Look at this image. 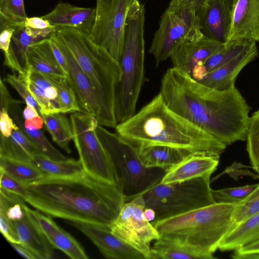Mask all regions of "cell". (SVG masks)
Listing matches in <instances>:
<instances>
[{"label": "cell", "instance_id": "83f0119b", "mask_svg": "<svg viewBox=\"0 0 259 259\" xmlns=\"http://www.w3.org/2000/svg\"><path fill=\"white\" fill-rule=\"evenodd\" d=\"M252 42L247 40H231L225 43V46L213 54L201 66L195 69L191 76L197 81L202 79L206 75L232 60Z\"/></svg>", "mask_w": 259, "mask_h": 259}, {"label": "cell", "instance_id": "836d02e7", "mask_svg": "<svg viewBox=\"0 0 259 259\" xmlns=\"http://www.w3.org/2000/svg\"><path fill=\"white\" fill-rule=\"evenodd\" d=\"M47 76L58 90V105L60 112H82L75 93L67 77Z\"/></svg>", "mask_w": 259, "mask_h": 259}, {"label": "cell", "instance_id": "8d00e7d4", "mask_svg": "<svg viewBox=\"0 0 259 259\" xmlns=\"http://www.w3.org/2000/svg\"><path fill=\"white\" fill-rule=\"evenodd\" d=\"M258 185V184H256L219 190L212 189V193L217 202L237 204L244 200Z\"/></svg>", "mask_w": 259, "mask_h": 259}, {"label": "cell", "instance_id": "5bb4252c", "mask_svg": "<svg viewBox=\"0 0 259 259\" xmlns=\"http://www.w3.org/2000/svg\"><path fill=\"white\" fill-rule=\"evenodd\" d=\"M69 223L88 237L106 258L145 259L141 253L113 234L110 226L80 222Z\"/></svg>", "mask_w": 259, "mask_h": 259}, {"label": "cell", "instance_id": "74e56055", "mask_svg": "<svg viewBox=\"0 0 259 259\" xmlns=\"http://www.w3.org/2000/svg\"><path fill=\"white\" fill-rule=\"evenodd\" d=\"M0 16L15 23L24 22L27 16L24 0H0Z\"/></svg>", "mask_w": 259, "mask_h": 259}, {"label": "cell", "instance_id": "f1b7e54d", "mask_svg": "<svg viewBox=\"0 0 259 259\" xmlns=\"http://www.w3.org/2000/svg\"><path fill=\"white\" fill-rule=\"evenodd\" d=\"M150 259H209L203 253L175 241L159 238L151 246Z\"/></svg>", "mask_w": 259, "mask_h": 259}, {"label": "cell", "instance_id": "4fadbf2b", "mask_svg": "<svg viewBox=\"0 0 259 259\" xmlns=\"http://www.w3.org/2000/svg\"><path fill=\"white\" fill-rule=\"evenodd\" d=\"M52 35L66 61L68 69L67 77L75 93L82 112L95 116L99 122L101 110L93 84L56 31Z\"/></svg>", "mask_w": 259, "mask_h": 259}, {"label": "cell", "instance_id": "cb8c5ba5", "mask_svg": "<svg viewBox=\"0 0 259 259\" xmlns=\"http://www.w3.org/2000/svg\"><path fill=\"white\" fill-rule=\"evenodd\" d=\"M26 58L29 69L49 76L67 77L55 58L49 37L31 44Z\"/></svg>", "mask_w": 259, "mask_h": 259}, {"label": "cell", "instance_id": "c3c4849f", "mask_svg": "<svg viewBox=\"0 0 259 259\" xmlns=\"http://www.w3.org/2000/svg\"><path fill=\"white\" fill-rule=\"evenodd\" d=\"M0 108H4L8 111L12 106L23 103L12 98L2 78L0 81Z\"/></svg>", "mask_w": 259, "mask_h": 259}, {"label": "cell", "instance_id": "8fae6325", "mask_svg": "<svg viewBox=\"0 0 259 259\" xmlns=\"http://www.w3.org/2000/svg\"><path fill=\"white\" fill-rule=\"evenodd\" d=\"M134 0H96L95 17L89 39L120 63L126 15Z\"/></svg>", "mask_w": 259, "mask_h": 259}, {"label": "cell", "instance_id": "e0dca14e", "mask_svg": "<svg viewBox=\"0 0 259 259\" xmlns=\"http://www.w3.org/2000/svg\"><path fill=\"white\" fill-rule=\"evenodd\" d=\"M231 40L259 41V0H232Z\"/></svg>", "mask_w": 259, "mask_h": 259}, {"label": "cell", "instance_id": "681fc988", "mask_svg": "<svg viewBox=\"0 0 259 259\" xmlns=\"http://www.w3.org/2000/svg\"><path fill=\"white\" fill-rule=\"evenodd\" d=\"M25 26L37 30H44L50 28H56L41 17H27L24 21Z\"/></svg>", "mask_w": 259, "mask_h": 259}, {"label": "cell", "instance_id": "7a4b0ae2", "mask_svg": "<svg viewBox=\"0 0 259 259\" xmlns=\"http://www.w3.org/2000/svg\"><path fill=\"white\" fill-rule=\"evenodd\" d=\"M24 185L26 202L48 216L70 222L110 226L126 202L121 179L111 183L85 171L71 177L46 175Z\"/></svg>", "mask_w": 259, "mask_h": 259}, {"label": "cell", "instance_id": "d6986e66", "mask_svg": "<svg viewBox=\"0 0 259 259\" xmlns=\"http://www.w3.org/2000/svg\"><path fill=\"white\" fill-rule=\"evenodd\" d=\"M95 8L78 7L59 2L50 13L41 16L58 29L70 27L89 35L95 20Z\"/></svg>", "mask_w": 259, "mask_h": 259}, {"label": "cell", "instance_id": "ffe728a7", "mask_svg": "<svg viewBox=\"0 0 259 259\" xmlns=\"http://www.w3.org/2000/svg\"><path fill=\"white\" fill-rule=\"evenodd\" d=\"M258 55L256 42L252 41L239 55L221 67L207 73L199 82L217 90H228L235 85L236 78L241 70L256 58Z\"/></svg>", "mask_w": 259, "mask_h": 259}, {"label": "cell", "instance_id": "3957f363", "mask_svg": "<svg viewBox=\"0 0 259 259\" xmlns=\"http://www.w3.org/2000/svg\"><path fill=\"white\" fill-rule=\"evenodd\" d=\"M115 128L135 149L163 145L220 158L227 146L171 110L160 93Z\"/></svg>", "mask_w": 259, "mask_h": 259}, {"label": "cell", "instance_id": "f35d334b", "mask_svg": "<svg viewBox=\"0 0 259 259\" xmlns=\"http://www.w3.org/2000/svg\"><path fill=\"white\" fill-rule=\"evenodd\" d=\"M29 78L21 75L8 74L7 75L5 81L8 82L21 98L25 101L26 104L31 105L37 109L40 116V109L32 96L28 87L27 81Z\"/></svg>", "mask_w": 259, "mask_h": 259}, {"label": "cell", "instance_id": "d590c367", "mask_svg": "<svg viewBox=\"0 0 259 259\" xmlns=\"http://www.w3.org/2000/svg\"><path fill=\"white\" fill-rule=\"evenodd\" d=\"M259 212V184L242 202L236 204L233 214V224L230 231L251 216Z\"/></svg>", "mask_w": 259, "mask_h": 259}, {"label": "cell", "instance_id": "7402d4cb", "mask_svg": "<svg viewBox=\"0 0 259 259\" xmlns=\"http://www.w3.org/2000/svg\"><path fill=\"white\" fill-rule=\"evenodd\" d=\"M26 205L19 218L12 221L15 224L20 244L33 253L38 259H49L53 255V247L31 218Z\"/></svg>", "mask_w": 259, "mask_h": 259}, {"label": "cell", "instance_id": "ac0fdd59", "mask_svg": "<svg viewBox=\"0 0 259 259\" xmlns=\"http://www.w3.org/2000/svg\"><path fill=\"white\" fill-rule=\"evenodd\" d=\"M28 212L50 244L73 259H87L83 248L70 234L62 229L48 215L28 207Z\"/></svg>", "mask_w": 259, "mask_h": 259}, {"label": "cell", "instance_id": "2e32d148", "mask_svg": "<svg viewBox=\"0 0 259 259\" xmlns=\"http://www.w3.org/2000/svg\"><path fill=\"white\" fill-rule=\"evenodd\" d=\"M232 12V0H207L197 14L203 34L222 44L228 40Z\"/></svg>", "mask_w": 259, "mask_h": 259}, {"label": "cell", "instance_id": "f5cc1de1", "mask_svg": "<svg viewBox=\"0 0 259 259\" xmlns=\"http://www.w3.org/2000/svg\"><path fill=\"white\" fill-rule=\"evenodd\" d=\"M10 244L23 257L28 259H38L33 253L20 244L10 243Z\"/></svg>", "mask_w": 259, "mask_h": 259}, {"label": "cell", "instance_id": "4316f807", "mask_svg": "<svg viewBox=\"0 0 259 259\" xmlns=\"http://www.w3.org/2000/svg\"><path fill=\"white\" fill-rule=\"evenodd\" d=\"M259 240V212L238 225L224 237L219 249L222 251L235 250Z\"/></svg>", "mask_w": 259, "mask_h": 259}, {"label": "cell", "instance_id": "8992f818", "mask_svg": "<svg viewBox=\"0 0 259 259\" xmlns=\"http://www.w3.org/2000/svg\"><path fill=\"white\" fill-rule=\"evenodd\" d=\"M144 6L134 0L128 10L124 43L120 61L122 76L116 92L117 123L136 113L138 100L145 80Z\"/></svg>", "mask_w": 259, "mask_h": 259}, {"label": "cell", "instance_id": "603a6c76", "mask_svg": "<svg viewBox=\"0 0 259 259\" xmlns=\"http://www.w3.org/2000/svg\"><path fill=\"white\" fill-rule=\"evenodd\" d=\"M135 149L144 166L161 168L165 171L185 158L195 155L186 150L163 145H152Z\"/></svg>", "mask_w": 259, "mask_h": 259}, {"label": "cell", "instance_id": "ab89813d", "mask_svg": "<svg viewBox=\"0 0 259 259\" xmlns=\"http://www.w3.org/2000/svg\"><path fill=\"white\" fill-rule=\"evenodd\" d=\"M27 84L28 89L32 96L39 108L41 117L43 115L60 112L59 110L54 105L52 102L30 81L29 78Z\"/></svg>", "mask_w": 259, "mask_h": 259}, {"label": "cell", "instance_id": "7bdbcfd3", "mask_svg": "<svg viewBox=\"0 0 259 259\" xmlns=\"http://www.w3.org/2000/svg\"><path fill=\"white\" fill-rule=\"evenodd\" d=\"M0 230L2 235L9 243L20 244V240L14 223L2 211H0Z\"/></svg>", "mask_w": 259, "mask_h": 259}, {"label": "cell", "instance_id": "d6a6232c", "mask_svg": "<svg viewBox=\"0 0 259 259\" xmlns=\"http://www.w3.org/2000/svg\"><path fill=\"white\" fill-rule=\"evenodd\" d=\"M19 104L12 106L9 113L15 123L28 136L31 141L37 147L41 153L55 160L67 159L59 151L55 148L40 130H28L24 126V120L17 112V107Z\"/></svg>", "mask_w": 259, "mask_h": 259}, {"label": "cell", "instance_id": "30bf717a", "mask_svg": "<svg viewBox=\"0 0 259 259\" xmlns=\"http://www.w3.org/2000/svg\"><path fill=\"white\" fill-rule=\"evenodd\" d=\"M203 36L196 13L167 7L161 17L149 53L153 56L158 65L170 58L180 43L197 40Z\"/></svg>", "mask_w": 259, "mask_h": 259}, {"label": "cell", "instance_id": "484cf974", "mask_svg": "<svg viewBox=\"0 0 259 259\" xmlns=\"http://www.w3.org/2000/svg\"><path fill=\"white\" fill-rule=\"evenodd\" d=\"M39 153H41L39 149L19 127L8 138L1 135L0 157L31 162Z\"/></svg>", "mask_w": 259, "mask_h": 259}, {"label": "cell", "instance_id": "f907efd6", "mask_svg": "<svg viewBox=\"0 0 259 259\" xmlns=\"http://www.w3.org/2000/svg\"><path fill=\"white\" fill-rule=\"evenodd\" d=\"M49 39L55 58L67 76V65L64 56L57 45L52 34L49 37Z\"/></svg>", "mask_w": 259, "mask_h": 259}, {"label": "cell", "instance_id": "f6af8a7d", "mask_svg": "<svg viewBox=\"0 0 259 259\" xmlns=\"http://www.w3.org/2000/svg\"><path fill=\"white\" fill-rule=\"evenodd\" d=\"M232 257L235 259L259 258V240L234 250Z\"/></svg>", "mask_w": 259, "mask_h": 259}, {"label": "cell", "instance_id": "9a60e30c", "mask_svg": "<svg viewBox=\"0 0 259 259\" xmlns=\"http://www.w3.org/2000/svg\"><path fill=\"white\" fill-rule=\"evenodd\" d=\"M225 45L204 35L197 40L184 41L177 46L170 57L172 67L190 75L195 69L202 66Z\"/></svg>", "mask_w": 259, "mask_h": 259}, {"label": "cell", "instance_id": "5b68a950", "mask_svg": "<svg viewBox=\"0 0 259 259\" xmlns=\"http://www.w3.org/2000/svg\"><path fill=\"white\" fill-rule=\"evenodd\" d=\"M56 32L96 90L101 110L99 124L115 128L118 124L115 114L116 92L122 76L120 63L93 42L84 33L70 27L60 28Z\"/></svg>", "mask_w": 259, "mask_h": 259}, {"label": "cell", "instance_id": "d4e9b609", "mask_svg": "<svg viewBox=\"0 0 259 259\" xmlns=\"http://www.w3.org/2000/svg\"><path fill=\"white\" fill-rule=\"evenodd\" d=\"M35 42L26 31L24 22L16 23L9 52L4 55V65L17 72L19 75L28 76L29 69L26 52L28 47Z\"/></svg>", "mask_w": 259, "mask_h": 259}, {"label": "cell", "instance_id": "1f68e13d", "mask_svg": "<svg viewBox=\"0 0 259 259\" xmlns=\"http://www.w3.org/2000/svg\"><path fill=\"white\" fill-rule=\"evenodd\" d=\"M0 169L23 184L38 181L47 175L33 163L0 157Z\"/></svg>", "mask_w": 259, "mask_h": 259}, {"label": "cell", "instance_id": "60d3db41", "mask_svg": "<svg viewBox=\"0 0 259 259\" xmlns=\"http://www.w3.org/2000/svg\"><path fill=\"white\" fill-rule=\"evenodd\" d=\"M0 188L15 194L24 199L27 194L25 185L0 169Z\"/></svg>", "mask_w": 259, "mask_h": 259}, {"label": "cell", "instance_id": "277c9868", "mask_svg": "<svg viewBox=\"0 0 259 259\" xmlns=\"http://www.w3.org/2000/svg\"><path fill=\"white\" fill-rule=\"evenodd\" d=\"M236 205L215 202L151 223L160 238L193 248L213 259L232 227Z\"/></svg>", "mask_w": 259, "mask_h": 259}, {"label": "cell", "instance_id": "9c48e42d", "mask_svg": "<svg viewBox=\"0 0 259 259\" xmlns=\"http://www.w3.org/2000/svg\"><path fill=\"white\" fill-rule=\"evenodd\" d=\"M73 139L79 160L85 171L98 179L116 183L118 172L100 141L96 129L99 122L92 115L80 112L70 115Z\"/></svg>", "mask_w": 259, "mask_h": 259}, {"label": "cell", "instance_id": "44dd1931", "mask_svg": "<svg viewBox=\"0 0 259 259\" xmlns=\"http://www.w3.org/2000/svg\"><path fill=\"white\" fill-rule=\"evenodd\" d=\"M219 163V158L191 155L165 171L160 182L163 184H168L212 174L216 170Z\"/></svg>", "mask_w": 259, "mask_h": 259}, {"label": "cell", "instance_id": "f546056e", "mask_svg": "<svg viewBox=\"0 0 259 259\" xmlns=\"http://www.w3.org/2000/svg\"><path fill=\"white\" fill-rule=\"evenodd\" d=\"M31 163L46 175L54 177L74 176L84 171L79 159L55 160L41 153L35 154L32 158Z\"/></svg>", "mask_w": 259, "mask_h": 259}, {"label": "cell", "instance_id": "816d5d0a", "mask_svg": "<svg viewBox=\"0 0 259 259\" xmlns=\"http://www.w3.org/2000/svg\"><path fill=\"white\" fill-rule=\"evenodd\" d=\"M44 124L43 118L40 116L24 120V126L28 130H40Z\"/></svg>", "mask_w": 259, "mask_h": 259}, {"label": "cell", "instance_id": "ba28073f", "mask_svg": "<svg viewBox=\"0 0 259 259\" xmlns=\"http://www.w3.org/2000/svg\"><path fill=\"white\" fill-rule=\"evenodd\" d=\"M96 131L123 182L126 201L161 181L165 171L144 166L135 148L117 134L100 124Z\"/></svg>", "mask_w": 259, "mask_h": 259}, {"label": "cell", "instance_id": "ee69618b", "mask_svg": "<svg viewBox=\"0 0 259 259\" xmlns=\"http://www.w3.org/2000/svg\"><path fill=\"white\" fill-rule=\"evenodd\" d=\"M207 0H170L168 8L188 11L197 14L204 7Z\"/></svg>", "mask_w": 259, "mask_h": 259}, {"label": "cell", "instance_id": "52a82bcc", "mask_svg": "<svg viewBox=\"0 0 259 259\" xmlns=\"http://www.w3.org/2000/svg\"><path fill=\"white\" fill-rule=\"evenodd\" d=\"M211 175L168 184L159 182L138 195L142 196L145 208L154 210L153 222L162 220L217 202L210 186Z\"/></svg>", "mask_w": 259, "mask_h": 259}, {"label": "cell", "instance_id": "bcb514c9", "mask_svg": "<svg viewBox=\"0 0 259 259\" xmlns=\"http://www.w3.org/2000/svg\"><path fill=\"white\" fill-rule=\"evenodd\" d=\"M1 135L5 137H9L13 131L19 127L10 115L9 112L4 108H0Z\"/></svg>", "mask_w": 259, "mask_h": 259}, {"label": "cell", "instance_id": "db71d44e", "mask_svg": "<svg viewBox=\"0 0 259 259\" xmlns=\"http://www.w3.org/2000/svg\"><path fill=\"white\" fill-rule=\"evenodd\" d=\"M37 116H40V114L37 109L31 105L26 104L22 112L23 119L25 120Z\"/></svg>", "mask_w": 259, "mask_h": 259}, {"label": "cell", "instance_id": "7dc6e473", "mask_svg": "<svg viewBox=\"0 0 259 259\" xmlns=\"http://www.w3.org/2000/svg\"><path fill=\"white\" fill-rule=\"evenodd\" d=\"M29 79L41 91L54 85L48 76L35 70L29 69Z\"/></svg>", "mask_w": 259, "mask_h": 259}, {"label": "cell", "instance_id": "b9f144b4", "mask_svg": "<svg viewBox=\"0 0 259 259\" xmlns=\"http://www.w3.org/2000/svg\"><path fill=\"white\" fill-rule=\"evenodd\" d=\"M16 23L0 16V49L4 55L9 52Z\"/></svg>", "mask_w": 259, "mask_h": 259}, {"label": "cell", "instance_id": "4dcf8cb0", "mask_svg": "<svg viewBox=\"0 0 259 259\" xmlns=\"http://www.w3.org/2000/svg\"><path fill=\"white\" fill-rule=\"evenodd\" d=\"M65 113L57 112L42 116L45 128L52 140L67 153H71L70 141L73 132L70 119Z\"/></svg>", "mask_w": 259, "mask_h": 259}, {"label": "cell", "instance_id": "6da1fadb", "mask_svg": "<svg viewBox=\"0 0 259 259\" xmlns=\"http://www.w3.org/2000/svg\"><path fill=\"white\" fill-rule=\"evenodd\" d=\"M159 93L171 110L226 146L246 140L251 108L235 85L217 90L172 67Z\"/></svg>", "mask_w": 259, "mask_h": 259}, {"label": "cell", "instance_id": "e575fe53", "mask_svg": "<svg viewBox=\"0 0 259 259\" xmlns=\"http://www.w3.org/2000/svg\"><path fill=\"white\" fill-rule=\"evenodd\" d=\"M246 141L252 167L259 174V109L250 117Z\"/></svg>", "mask_w": 259, "mask_h": 259}, {"label": "cell", "instance_id": "7c38bea8", "mask_svg": "<svg viewBox=\"0 0 259 259\" xmlns=\"http://www.w3.org/2000/svg\"><path fill=\"white\" fill-rule=\"evenodd\" d=\"M144 200L141 195L127 199L115 221L110 226L112 232L123 242L150 259L151 243L160 235L151 222L145 220Z\"/></svg>", "mask_w": 259, "mask_h": 259}, {"label": "cell", "instance_id": "11a10c76", "mask_svg": "<svg viewBox=\"0 0 259 259\" xmlns=\"http://www.w3.org/2000/svg\"><path fill=\"white\" fill-rule=\"evenodd\" d=\"M143 215L145 220L150 222L154 221L156 216L154 210L151 208H145L143 210Z\"/></svg>", "mask_w": 259, "mask_h": 259}]
</instances>
